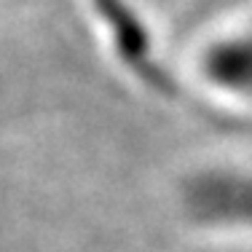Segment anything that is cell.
Returning <instances> with one entry per match:
<instances>
[{
  "mask_svg": "<svg viewBox=\"0 0 252 252\" xmlns=\"http://www.w3.org/2000/svg\"><path fill=\"white\" fill-rule=\"evenodd\" d=\"M185 209L201 225L252 231V172H199L185 185Z\"/></svg>",
  "mask_w": 252,
  "mask_h": 252,
  "instance_id": "obj_1",
  "label": "cell"
}]
</instances>
